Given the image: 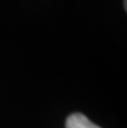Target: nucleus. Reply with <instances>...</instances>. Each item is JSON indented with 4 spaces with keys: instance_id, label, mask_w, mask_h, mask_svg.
Returning a JSON list of instances; mask_svg holds the SVG:
<instances>
[{
    "instance_id": "f257e3e1",
    "label": "nucleus",
    "mask_w": 127,
    "mask_h": 128,
    "mask_svg": "<svg viewBox=\"0 0 127 128\" xmlns=\"http://www.w3.org/2000/svg\"><path fill=\"white\" fill-rule=\"evenodd\" d=\"M65 128H101L92 123L86 115L80 114V112H75L68 116L65 123Z\"/></svg>"
}]
</instances>
